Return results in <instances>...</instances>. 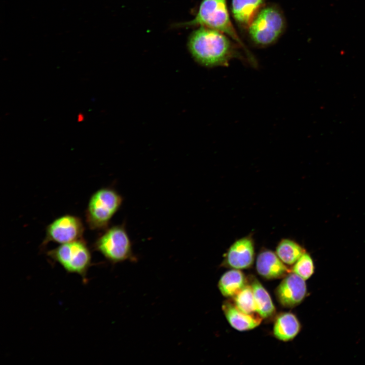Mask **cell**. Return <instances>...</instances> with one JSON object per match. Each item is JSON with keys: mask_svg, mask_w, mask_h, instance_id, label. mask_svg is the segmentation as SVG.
I'll return each mask as SVG.
<instances>
[{"mask_svg": "<svg viewBox=\"0 0 365 365\" xmlns=\"http://www.w3.org/2000/svg\"><path fill=\"white\" fill-rule=\"evenodd\" d=\"M92 247L112 264L126 261H137L125 223L108 227L104 230L95 240Z\"/></svg>", "mask_w": 365, "mask_h": 365, "instance_id": "277c9868", "label": "cell"}, {"mask_svg": "<svg viewBox=\"0 0 365 365\" xmlns=\"http://www.w3.org/2000/svg\"><path fill=\"white\" fill-rule=\"evenodd\" d=\"M301 324L293 313H283L276 318L273 327V334L278 340L289 341L293 340L301 330Z\"/></svg>", "mask_w": 365, "mask_h": 365, "instance_id": "4fadbf2b", "label": "cell"}, {"mask_svg": "<svg viewBox=\"0 0 365 365\" xmlns=\"http://www.w3.org/2000/svg\"><path fill=\"white\" fill-rule=\"evenodd\" d=\"M47 256L59 264L67 272L78 274L86 282L87 273L92 265V256L83 238L61 244L48 250Z\"/></svg>", "mask_w": 365, "mask_h": 365, "instance_id": "5b68a950", "label": "cell"}, {"mask_svg": "<svg viewBox=\"0 0 365 365\" xmlns=\"http://www.w3.org/2000/svg\"><path fill=\"white\" fill-rule=\"evenodd\" d=\"M123 198L112 187H103L90 197L85 211V221L92 230H104L121 208Z\"/></svg>", "mask_w": 365, "mask_h": 365, "instance_id": "3957f363", "label": "cell"}, {"mask_svg": "<svg viewBox=\"0 0 365 365\" xmlns=\"http://www.w3.org/2000/svg\"><path fill=\"white\" fill-rule=\"evenodd\" d=\"M314 269L315 267L311 257L306 252L293 265L291 270L292 272L306 280L313 274Z\"/></svg>", "mask_w": 365, "mask_h": 365, "instance_id": "ac0fdd59", "label": "cell"}, {"mask_svg": "<svg viewBox=\"0 0 365 365\" xmlns=\"http://www.w3.org/2000/svg\"><path fill=\"white\" fill-rule=\"evenodd\" d=\"M306 252L303 247L294 240L283 239L277 245L275 253L285 265L291 266Z\"/></svg>", "mask_w": 365, "mask_h": 365, "instance_id": "2e32d148", "label": "cell"}, {"mask_svg": "<svg viewBox=\"0 0 365 365\" xmlns=\"http://www.w3.org/2000/svg\"><path fill=\"white\" fill-rule=\"evenodd\" d=\"M249 281L253 291L257 313L262 318L272 317L275 313V307L268 292L255 277L250 276Z\"/></svg>", "mask_w": 365, "mask_h": 365, "instance_id": "5bb4252c", "label": "cell"}, {"mask_svg": "<svg viewBox=\"0 0 365 365\" xmlns=\"http://www.w3.org/2000/svg\"><path fill=\"white\" fill-rule=\"evenodd\" d=\"M228 36L216 30L200 26L189 35L188 49L194 60L202 66H227L232 58L239 56Z\"/></svg>", "mask_w": 365, "mask_h": 365, "instance_id": "6da1fadb", "label": "cell"}, {"mask_svg": "<svg viewBox=\"0 0 365 365\" xmlns=\"http://www.w3.org/2000/svg\"><path fill=\"white\" fill-rule=\"evenodd\" d=\"M285 22L282 13L274 6L262 8L249 26L251 40L260 46L275 43L283 33Z\"/></svg>", "mask_w": 365, "mask_h": 365, "instance_id": "8992f818", "label": "cell"}, {"mask_svg": "<svg viewBox=\"0 0 365 365\" xmlns=\"http://www.w3.org/2000/svg\"><path fill=\"white\" fill-rule=\"evenodd\" d=\"M264 3V0H232L233 16L238 23L248 27Z\"/></svg>", "mask_w": 365, "mask_h": 365, "instance_id": "7c38bea8", "label": "cell"}, {"mask_svg": "<svg viewBox=\"0 0 365 365\" xmlns=\"http://www.w3.org/2000/svg\"><path fill=\"white\" fill-rule=\"evenodd\" d=\"M176 26H203L219 31L236 41L243 49L250 64L257 65L254 56L242 42L231 22L226 0H202L194 19L176 24Z\"/></svg>", "mask_w": 365, "mask_h": 365, "instance_id": "7a4b0ae2", "label": "cell"}, {"mask_svg": "<svg viewBox=\"0 0 365 365\" xmlns=\"http://www.w3.org/2000/svg\"><path fill=\"white\" fill-rule=\"evenodd\" d=\"M254 260V245L251 235L236 240L224 256L223 265L235 269L250 268Z\"/></svg>", "mask_w": 365, "mask_h": 365, "instance_id": "9c48e42d", "label": "cell"}, {"mask_svg": "<svg viewBox=\"0 0 365 365\" xmlns=\"http://www.w3.org/2000/svg\"><path fill=\"white\" fill-rule=\"evenodd\" d=\"M84 231V225L80 217L71 214L62 215L46 227L41 248L44 249L50 242L61 244L83 238Z\"/></svg>", "mask_w": 365, "mask_h": 365, "instance_id": "52a82bcc", "label": "cell"}, {"mask_svg": "<svg viewBox=\"0 0 365 365\" xmlns=\"http://www.w3.org/2000/svg\"><path fill=\"white\" fill-rule=\"evenodd\" d=\"M232 299L233 303L241 311L247 314L257 313L253 291L249 283Z\"/></svg>", "mask_w": 365, "mask_h": 365, "instance_id": "e0dca14e", "label": "cell"}, {"mask_svg": "<svg viewBox=\"0 0 365 365\" xmlns=\"http://www.w3.org/2000/svg\"><path fill=\"white\" fill-rule=\"evenodd\" d=\"M279 303L283 307L293 308L300 304L307 294L305 280L294 272H290L281 281L275 290Z\"/></svg>", "mask_w": 365, "mask_h": 365, "instance_id": "ba28073f", "label": "cell"}, {"mask_svg": "<svg viewBox=\"0 0 365 365\" xmlns=\"http://www.w3.org/2000/svg\"><path fill=\"white\" fill-rule=\"evenodd\" d=\"M244 274L238 269H232L225 272L220 278L218 287L225 297L233 298L246 285Z\"/></svg>", "mask_w": 365, "mask_h": 365, "instance_id": "9a60e30c", "label": "cell"}, {"mask_svg": "<svg viewBox=\"0 0 365 365\" xmlns=\"http://www.w3.org/2000/svg\"><path fill=\"white\" fill-rule=\"evenodd\" d=\"M256 270L259 275L268 279L283 278L291 272L275 252L266 249L257 256Z\"/></svg>", "mask_w": 365, "mask_h": 365, "instance_id": "30bf717a", "label": "cell"}, {"mask_svg": "<svg viewBox=\"0 0 365 365\" xmlns=\"http://www.w3.org/2000/svg\"><path fill=\"white\" fill-rule=\"evenodd\" d=\"M222 310L229 324L235 330L245 331L259 326L262 318L258 314H247L239 310L233 303L227 301L222 305Z\"/></svg>", "mask_w": 365, "mask_h": 365, "instance_id": "8fae6325", "label": "cell"}, {"mask_svg": "<svg viewBox=\"0 0 365 365\" xmlns=\"http://www.w3.org/2000/svg\"><path fill=\"white\" fill-rule=\"evenodd\" d=\"M84 119V116L82 114L80 113L78 116V122L82 121Z\"/></svg>", "mask_w": 365, "mask_h": 365, "instance_id": "d6986e66", "label": "cell"}]
</instances>
